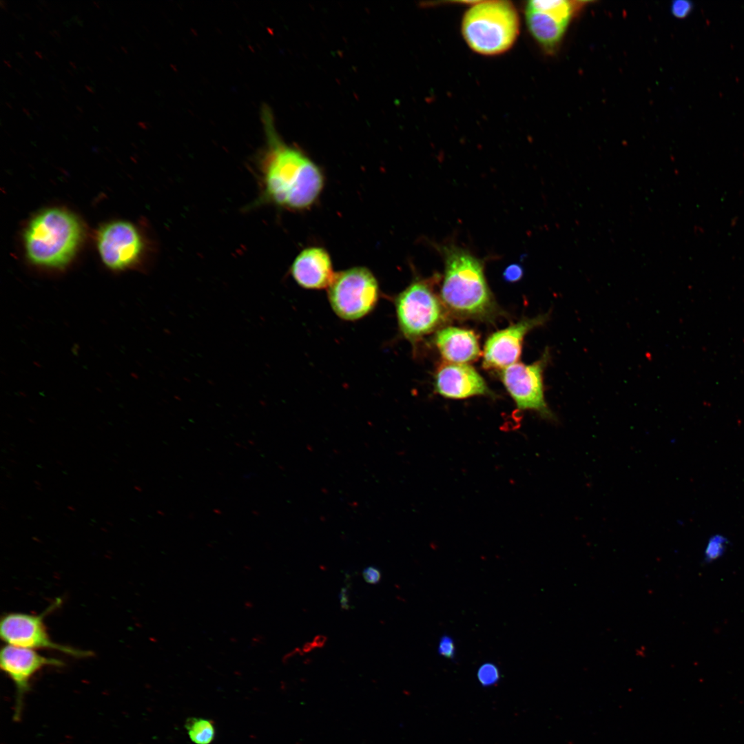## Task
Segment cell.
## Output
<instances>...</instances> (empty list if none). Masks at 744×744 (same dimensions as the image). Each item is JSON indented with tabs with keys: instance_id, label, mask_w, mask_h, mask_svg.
Instances as JSON below:
<instances>
[{
	"instance_id": "484cf974",
	"label": "cell",
	"mask_w": 744,
	"mask_h": 744,
	"mask_svg": "<svg viewBox=\"0 0 744 744\" xmlns=\"http://www.w3.org/2000/svg\"><path fill=\"white\" fill-rule=\"evenodd\" d=\"M314 648H315V646H314V645H313V643L312 642H307L303 645L302 648V651L303 652H305V653L309 652L311 650H312Z\"/></svg>"
},
{
	"instance_id": "d4e9b609",
	"label": "cell",
	"mask_w": 744,
	"mask_h": 744,
	"mask_svg": "<svg viewBox=\"0 0 744 744\" xmlns=\"http://www.w3.org/2000/svg\"><path fill=\"white\" fill-rule=\"evenodd\" d=\"M327 641V637L324 635L320 634L315 637L312 643L315 648H322L325 645Z\"/></svg>"
},
{
	"instance_id": "db71d44e",
	"label": "cell",
	"mask_w": 744,
	"mask_h": 744,
	"mask_svg": "<svg viewBox=\"0 0 744 744\" xmlns=\"http://www.w3.org/2000/svg\"><path fill=\"white\" fill-rule=\"evenodd\" d=\"M83 39H84V40H85V41L86 42L89 43V41H88V40H87V39L86 38L83 37Z\"/></svg>"
},
{
	"instance_id": "74e56055",
	"label": "cell",
	"mask_w": 744,
	"mask_h": 744,
	"mask_svg": "<svg viewBox=\"0 0 744 744\" xmlns=\"http://www.w3.org/2000/svg\"><path fill=\"white\" fill-rule=\"evenodd\" d=\"M61 88L65 92L68 93V90L64 86H62Z\"/></svg>"
},
{
	"instance_id": "ba28073f",
	"label": "cell",
	"mask_w": 744,
	"mask_h": 744,
	"mask_svg": "<svg viewBox=\"0 0 744 744\" xmlns=\"http://www.w3.org/2000/svg\"><path fill=\"white\" fill-rule=\"evenodd\" d=\"M549 354L546 351L541 359L531 364H513L501 372V380L519 410H530L552 420L554 415L545 400L543 372Z\"/></svg>"
},
{
	"instance_id": "d6a6232c",
	"label": "cell",
	"mask_w": 744,
	"mask_h": 744,
	"mask_svg": "<svg viewBox=\"0 0 744 744\" xmlns=\"http://www.w3.org/2000/svg\"><path fill=\"white\" fill-rule=\"evenodd\" d=\"M69 63L74 69H75V70L76 69V65L72 61H70Z\"/></svg>"
},
{
	"instance_id": "f35d334b",
	"label": "cell",
	"mask_w": 744,
	"mask_h": 744,
	"mask_svg": "<svg viewBox=\"0 0 744 744\" xmlns=\"http://www.w3.org/2000/svg\"><path fill=\"white\" fill-rule=\"evenodd\" d=\"M6 105H7V106H8V107H10V109H12V105H10V104L9 103H8V102H6Z\"/></svg>"
},
{
	"instance_id": "5bb4252c",
	"label": "cell",
	"mask_w": 744,
	"mask_h": 744,
	"mask_svg": "<svg viewBox=\"0 0 744 744\" xmlns=\"http://www.w3.org/2000/svg\"><path fill=\"white\" fill-rule=\"evenodd\" d=\"M435 342L442 358L449 363L466 364L480 354L477 337L471 330L446 327L437 332Z\"/></svg>"
},
{
	"instance_id": "9a60e30c",
	"label": "cell",
	"mask_w": 744,
	"mask_h": 744,
	"mask_svg": "<svg viewBox=\"0 0 744 744\" xmlns=\"http://www.w3.org/2000/svg\"><path fill=\"white\" fill-rule=\"evenodd\" d=\"M525 19L529 32L538 44L548 54L555 53L566 27L551 14L534 7L529 1L525 6Z\"/></svg>"
},
{
	"instance_id": "9f6ffc18",
	"label": "cell",
	"mask_w": 744,
	"mask_h": 744,
	"mask_svg": "<svg viewBox=\"0 0 744 744\" xmlns=\"http://www.w3.org/2000/svg\"><path fill=\"white\" fill-rule=\"evenodd\" d=\"M113 48H114L115 49V50H116L117 52H118V49H117V48H116L115 46H113Z\"/></svg>"
},
{
	"instance_id": "ab89813d",
	"label": "cell",
	"mask_w": 744,
	"mask_h": 744,
	"mask_svg": "<svg viewBox=\"0 0 744 744\" xmlns=\"http://www.w3.org/2000/svg\"><path fill=\"white\" fill-rule=\"evenodd\" d=\"M121 49L123 50V52H125V54H127V51L126 50V49H125V48H124L123 46H121Z\"/></svg>"
},
{
	"instance_id": "11a10c76",
	"label": "cell",
	"mask_w": 744,
	"mask_h": 744,
	"mask_svg": "<svg viewBox=\"0 0 744 744\" xmlns=\"http://www.w3.org/2000/svg\"><path fill=\"white\" fill-rule=\"evenodd\" d=\"M51 52H52V54H54V56H56V52H53L52 50L51 51Z\"/></svg>"
},
{
	"instance_id": "f6af8a7d",
	"label": "cell",
	"mask_w": 744,
	"mask_h": 744,
	"mask_svg": "<svg viewBox=\"0 0 744 744\" xmlns=\"http://www.w3.org/2000/svg\"><path fill=\"white\" fill-rule=\"evenodd\" d=\"M60 83H61V84H62V85H63L64 87H65V86H66V85H65V84L64 83V82H63V81L62 80H60Z\"/></svg>"
},
{
	"instance_id": "4fadbf2b",
	"label": "cell",
	"mask_w": 744,
	"mask_h": 744,
	"mask_svg": "<svg viewBox=\"0 0 744 744\" xmlns=\"http://www.w3.org/2000/svg\"><path fill=\"white\" fill-rule=\"evenodd\" d=\"M290 271L296 283L307 289H327L335 275L329 253L318 247L303 249Z\"/></svg>"
},
{
	"instance_id": "d6986e66",
	"label": "cell",
	"mask_w": 744,
	"mask_h": 744,
	"mask_svg": "<svg viewBox=\"0 0 744 744\" xmlns=\"http://www.w3.org/2000/svg\"><path fill=\"white\" fill-rule=\"evenodd\" d=\"M477 676L479 683L487 687L495 684L499 679L500 674L495 664L488 662L479 668Z\"/></svg>"
},
{
	"instance_id": "5b68a950",
	"label": "cell",
	"mask_w": 744,
	"mask_h": 744,
	"mask_svg": "<svg viewBox=\"0 0 744 744\" xmlns=\"http://www.w3.org/2000/svg\"><path fill=\"white\" fill-rule=\"evenodd\" d=\"M399 329L411 342L430 333L445 320L446 310L428 282L416 280L395 298Z\"/></svg>"
},
{
	"instance_id": "8fae6325",
	"label": "cell",
	"mask_w": 744,
	"mask_h": 744,
	"mask_svg": "<svg viewBox=\"0 0 744 744\" xmlns=\"http://www.w3.org/2000/svg\"><path fill=\"white\" fill-rule=\"evenodd\" d=\"M547 317L546 314L524 319L490 335L484 348V367L504 369L515 364L521 355L525 335L535 327L544 324Z\"/></svg>"
},
{
	"instance_id": "7dc6e473",
	"label": "cell",
	"mask_w": 744,
	"mask_h": 744,
	"mask_svg": "<svg viewBox=\"0 0 744 744\" xmlns=\"http://www.w3.org/2000/svg\"><path fill=\"white\" fill-rule=\"evenodd\" d=\"M32 111L36 115L39 116V114L38 112H37L36 110H32Z\"/></svg>"
},
{
	"instance_id": "f546056e",
	"label": "cell",
	"mask_w": 744,
	"mask_h": 744,
	"mask_svg": "<svg viewBox=\"0 0 744 744\" xmlns=\"http://www.w3.org/2000/svg\"><path fill=\"white\" fill-rule=\"evenodd\" d=\"M22 110H23V112H24V113H25V114H26V115H27L28 116H29V117H30V118L31 119H32V117L30 116V113H29V112H28V110H26L25 108L23 107V108H22Z\"/></svg>"
},
{
	"instance_id": "8992f818",
	"label": "cell",
	"mask_w": 744,
	"mask_h": 744,
	"mask_svg": "<svg viewBox=\"0 0 744 744\" xmlns=\"http://www.w3.org/2000/svg\"><path fill=\"white\" fill-rule=\"evenodd\" d=\"M327 291L334 313L342 320L354 321L373 310L380 289L377 279L369 269L354 267L335 273Z\"/></svg>"
},
{
	"instance_id": "7a4b0ae2",
	"label": "cell",
	"mask_w": 744,
	"mask_h": 744,
	"mask_svg": "<svg viewBox=\"0 0 744 744\" xmlns=\"http://www.w3.org/2000/svg\"><path fill=\"white\" fill-rule=\"evenodd\" d=\"M442 249L445 270L441 300L444 307L461 317L490 318L497 309L481 261L453 245Z\"/></svg>"
},
{
	"instance_id": "60d3db41",
	"label": "cell",
	"mask_w": 744,
	"mask_h": 744,
	"mask_svg": "<svg viewBox=\"0 0 744 744\" xmlns=\"http://www.w3.org/2000/svg\"><path fill=\"white\" fill-rule=\"evenodd\" d=\"M3 62L8 65V67L12 68V66L6 60H3Z\"/></svg>"
},
{
	"instance_id": "b9f144b4",
	"label": "cell",
	"mask_w": 744,
	"mask_h": 744,
	"mask_svg": "<svg viewBox=\"0 0 744 744\" xmlns=\"http://www.w3.org/2000/svg\"><path fill=\"white\" fill-rule=\"evenodd\" d=\"M93 3H94V5H95V6H96L97 8H100V6H99V4H98V3H97L96 2V1H93Z\"/></svg>"
},
{
	"instance_id": "d590c367",
	"label": "cell",
	"mask_w": 744,
	"mask_h": 744,
	"mask_svg": "<svg viewBox=\"0 0 744 744\" xmlns=\"http://www.w3.org/2000/svg\"><path fill=\"white\" fill-rule=\"evenodd\" d=\"M15 71H16V72H17V73H18V74H19V75H22V72H21V71H20V70H19V69H17V68H15Z\"/></svg>"
},
{
	"instance_id": "8d00e7d4",
	"label": "cell",
	"mask_w": 744,
	"mask_h": 744,
	"mask_svg": "<svg viewBox=\"0 0 744 744\" xmlns=\"http://www.w3.org/2000/svg\"><path fill=\"white\" fill-rule=\"evenodd\" d=\"M76 109H78V110H79V112H80L81 113H83V110H82V109H81V107H79V105H76Z\"/></svg>"
},
{
	"instance_id": "4316f807",
	"label": "cell",
	"mask_w": 744,
	"mask_h": 744,
	"mask_svg": "<svg viewBox=\"0 0 744 744\" xmlns=\"http://www.w3.org/2000/svg\"><path fill=\"white\" fill-rule=\"evenodd\" d=\"M50 34L53 37H54L55 39H59L60 38V33L57 30H54L52 31H50Z\"/></svg>"
},
{
	"instance_id": "83f0119b",
	"label": "cell",
	"mask_w": 744,
	"mask_h": 744,
	"mask_svg": "<svg viewBox=\"0 0 744 744\" xmlns=\"http://www.w3.org/2000/svg\"><path fill=\"white\" fill-rule=\"evenodd\" d=\"M0 5H1V8H2L3 10H6V11H7V10H8V9H7V7H6V1H4L1 0V1H0Z\"/></svg>"
},
{
	"instance_id": "9c48e42d",
	"label": "cell",
	"mask_w": 744,
	"mask_h": 744,
	"mask_svg": "<svg viewBox=\"0 0 744 744\" xmlns=\"http://www.w3.org/2000/svg\"><path fill=\"white\" fill-rule=\"evenodd\" d=\"M97 245L104 264L115 271L136 265L143 249L138 230L125 221H115L103 227L98 235Z\"/></svg>"
},
{
	"instance_id": "ffe728a7",
	"label": "cell",
	"mask_w": 744,
	"mask_h": 744,
	"mask_svg": "<svg viewBox=\"0 0 744 744\" xmlns=\"http://www.w3.org/2000/svg\"><path fill=\"white\" fill-rule=\"evenodd\" d=\"M437 650L440 655L453 659L455 655L453 639L448 635H443L440 639Z\"/></svg>"
},
{
	"instance_id": "681fc988",
	"label": "cell",
	"mask_w": 744,
	"mask_h": 744,
	"mask_svg": "<svg viewBox=\"0 0 744 744\" xmlns=\"http://www.w3.org/2000/svg\"><path fill=\"white\" fill-rule=\"evenodd\" d=\"M107 58L110 62L112 63V59L111 58H110L108 56H107Z\"/></svg>"
},
{
	"instance_id": "1f68e13d",
	"label": "cell",
	"mask_w": 744,
	"mask_h": 744,
	"mask_svg": "<svg viewBox=\"0 0 744 744\" xmlns=\"http://www.w3.org/2000/svg\"><path fill=\"white\" fill-rule=\"evenodd\" d=\"M39 2L40 3H41L42 5H43V6H45V7H47V6H48L47 3H46V2L45 1H41V0H39Z\"/></svg>"
},
{
	"instance_id": "30bf717a",
	"label": "cell",
	"mask_w": 744,
	"mask_h": 744,
	"mask_svg": "<svg viewBox=\"0 0 744 744\" xmlns=\"http://www.w3.org/2000/svg\"><path fill=\"white\" fill-rule=\"evenodd\" d=\"M0 665L15 685L13 719L19 721L23 712L24 696L30 690L33 676L45 666L60 667L64 663L59 659L44 657L32 649L6 645L1 650Z\"/></svg>"
},
{
	"instance_id": "ee69618b",
	"label": "cell",
	"mask_w": 744,
	"mask_h": 744,
	"mask_svg": "<svg viewBox=\"0 0 744 744\" xmlns=\"http://www.w3.org/2000/svg\"><path fill=\"white\" fill-rule=\"evenodd\" d=\"M103 26L104 27V28H105V29L106 30H108V28H107V26L106 25V24H103Z\"/></svg>"
},
{
	"instance_id": "4dcf8cb0",
	"label": "cell",
	"mask_w": 744,
	"mask_h": 744,
	"mask_svg": "<svg viewBox=\"0 0 744 744\" xmlns=\"http://www.w3.org/2000/svg\"><path fill=\"white\" fill-rule=\"evenodd\" d=\"M34 53L39 59L43 58V54H41V52H38V51H35Z\"/></svg>"
},
{
	"instance_id": "f5cc1de1",
	"label": "cell",
	"mask_w": 744,
	"mask_h": 744,
	"mask_svg": "<svg viewBox=\"0 0 744 744\" xmlns=\"http://www.w3.org/2000/svg\"><path fill=\"white\" fill-rule=\"evenodd\" d=\"M25 63H26L27 64H28V65H29L30 66H31V64H30V63H29L28 61H27L26 60H25Z\"/></svg>"
},
{
	"instance_id": "3957f363",
	"label": "cell",
	"mask_w": 744,
	"mask_h": 744,
	"mask_svg": "<svg viewBox=\"0 0 744 744\" xmlns=\"http://www.w3.org/2000/svg\"><path fill=\"white\" fill-rule=\"evenodd\" d=\"M82 238V227L74 215L50 209L30 223L24 236L26 254L36 265L60 269L70 262Z\"/></svg>"
},
{
	"instance_id": "cb8c5ba5",
	"label": "cell",
	"mask_w": 744,
	"mask_h": 744,
	"mask_svg": "<svg viewBox=\"0 0 744 744\" xmlns=\"http://www.w3.org/2000/svg\"><path fill=\"white\" fill-rule=\"evenodd\" d=\"M340 601L341 607L344 610H348L349 608V599L347 595V588H342L340 594Z\"/></svg>"
},
{
	"instance_id": "7c38bea8",
	"label": "cell",
	"mask_w": 744,
	"mask_h": 744,
	"mask_svg": "<svg viewBox=\"0 0 744 744\" xmlns=\"http://www.w3.org/2000/svg\"><path fill=\"white\" fill-rule=\"evenodd\" d=\"M435 391L451 399H464L476 395H491L484 380L466 364L446 363L435 375Z\"/></svg>"
},
{
	"instance_id": "e575fe53",
	"label": "cell",
	"mask_w": 744,
	"mask_h": 744,
	"mask_svg": "<svg viewBox=\"0 0 744 744\" xmlns=\"http://www.w3.org/2000/svg\"><path fill=\"white\" fill-rule=\"evenodd\" d=\"M17 54L19 57L23 59V54H21V52H17Z\"/></svg>"
},
{
	"instance_id": "bcb514c9",
	"label": "cell",
	"mask_w": 744,
	"mask_h": 744,
	"mask_svg": "<svg viewBox=\"0 0 744 744\" xmlns=\"http://www.w3.org/2000/svg\"><path fill=\"white\" fill-rule=\"evenodd\" d=\"M87 69H88L89 70H90V72L91 73H92V72H92V69H91V68H90L89 66H87Z\"/></svg>"
},
{
	"instance_id": "6da1fadb",
	"label": "cell",
	"mask_w": 744,
	"mask_h": 744,
	"mask_svg": "<svg viewBox=\"0 0 744 744\" xmlns=\"http://www.w3.org/2000/svg\"><path fill=\"white\" fill-rule=\"evenodd\" d=\"M268 121L261 200L287 209H307L323 189L324 174L307 155L282 142Z\"/></svg>"
},
{
	"instance_id": "f907efd6",
	"label": "cell",
	"mask_w": 744,
	"mask_h": 744,
	"mask_svg": "<svg viewBox=\"0 0 744 744\" xmlns=\"http://www.w3.org/2000/svg\"><path fill=\"white\" fill-rule=\"evenodd\" d=\"M63 98L65 99V100L68 102V99L67 97H65V96H63Z\"/></svg>"
},
{
	"instance_id": "c3c4849f",
	"label": "cell",
	"mask_w": 744,
	"mask_h": 744,
	"mask_svg": "<svg viewBox=\"0 0 744 744\" xmlns=\"http://www.w3.org/2000/svg\"><path fill=\"white\" fill-rule=\"evenodd\" d=\"M98 105H99V106H100V107H101V109H103V110L104 109V107H103V106L102 105V104H101V103H99Z\"/></svg>"
},
{
	"instance_id": "277c9868",
	"label": "cell",
	"mask_w": 744,
	"mask_h": 744,
	"mask_svg": "<svg viewBox=\"0 0 744 744\" xmlns=\"http://www.w3.org/2000/svg\"><path fill=\"white\" fill-rule=\"evenodd\" d=\"M519 28L517 10L508 1L475 2L464 12L461 23L466 44L484 56L498 55L510 50Z\"/></svg>"
},
{
	"instance_id": "ac0fdd59",
	"label": "cell",
	"mask_w": 744,
	"mask_h": 744,
	"mask_svg": "<svg viewBox=\"0 0 744 744\" xmlns=\"http://www.w3.org/2000/svg\"><path fill=\"white\" fill-rule=\"evenodd\" d=\"M727 539L721 535L712 536L707 542L704 558L706 562L713 561L721 557L726 550Z\"/></svg>"
},
{
	"instance_id": "816d5d0a",
	"label": "cell",
	"mask_w": 744,
	"mask_h": 744,
	"mask_svg": "<svg viewBox=\"0 0 744 744\" xmlns=\"http://www.w3.org/2000/svg\"><path fill=\"white\" fill-rule=\"evenodd\" d=\"M36 6L41 11H43V10L38 5H36Z\"/></svg>"
},
{
	"instance_id": "e0dca14e",
	"label": "cell",
	"mask_w": 744,
	"mask_h": 744,
	"mask_svg": "<svg viewBox=\"0 0 744 744\" xmlns=\"http://www.w3.org/2000/svg\"><path fill=\"white\" fill-rule=\"evenodd\" d=\"M185 727L189 738L196 744H209L214 738V725L210 720L191 718Z\"/></svg>"
},
{
	"instance_id": "2e32d148",
	"label": "cell",
	"mask_w": 744,
	"mask_h": 744,
	"mask_svg": "<svg viewBox=\"0 0 744 744\" xmlns=\"http://www.w3.org/2000/svg\"><path fill=\"white\" fill-rule=\"evenodd\" d=\"M529 2L536 8L553 16L566 28L575 10L573 2L566 0H533Z\"/></svg>"
},
{
	"instance_id": "603a6c76",
	"label": "cell",
	"mask_w": 744,
	"mask_h": 744,
	"mask_svg": "<svg viewBox=\"0 0 744 744\" xmlns=\"http://www.w3.org/2000/svg\"><path fill=\"white\" fill-rule=\"evenodd\" d=\"M362 575L364 580L370 584H376L381 579L380 570L373 566L366 568L362 572Z\"/></svg>"
},
{
	"instance_id": "f1b7e54d",
	"label": "cell",
	"mask_w": 744,
	"mask_h": 744,
	"mask_svg": "<svg viewBox=\"0 0 744 744\" xmlns=\"http://www.w3.org/2000/svg\"><path fill=\"white\" fill-rule=\"evenodd\" d=\"M85 88H86V90H88V91H89V92H90V93H92V94H93V93H94V89H93L92 87H90V86H88V85H85Z\"/></svg>"
},
{
	"instance_id": "52a82bcc",
	"label": "cell",
	"mask_w": 744,
	"mask_h": 744,
	"mask_svg": "<svg viewBox=\"0 0 744 744\" xmlns=\"http://www.w3.org/2000/svg\"><path fill=\"white\" fill-rule=\"evenodd\" d=\"M56 600L40 614L21 612L5 614L0 621L1 639L7 645L29 649L56 650L77 658L87 657L92 654L90 651L82 650L54 642L47 631L43 619L50 612L60 605Z\"/></svg>"
},
{
	"instance_id": "44dd1931",
	"label": "cell",
	"mask_w": 744,
	"mask_h": 744,
	"mask_svg": "<svg viewBox=\"0 0 744 744\" xmlns=\"http://www.w3.org/2000/svg\"><path fill=\"white\" fill-rule=\"evenodd\" d=\"M693 8L692 2L686 0H676L672 3L671 12L679 19H683L689 15Z\"/></svg>"
},
{
	"instance_id": "836d02e7",
	"label": "cell",
	"mask_w": 744,
	"mask_h": 744,
	"mask_svg": "<svg viewBox=\"0 0 744 744\" xmlns=\"http://www.w3.org/2000/svg\"><path fill=\"white\" fill-rule=\"evenodd\" d=\"M24 15L25 16V17H26V18H28V19H30V20H32V17H30V14H28V13H25V14H24Z\"/></svg>"
},
{
	"instance_id": "7402d4cb",
	"label": "cell",
	"mask_w": 744,
	"mask_h": 744,
	"mask_svg": "<svg viewBox=\"0 0 744 744\" xmlns=\"http://www.w3.org/2000/svg\"><path fill=\"white\" fill-rule=\"evenodd\" d=\"M523 276V268L518 264H511L508 266L504 273L503 277L507 282H517Z\"/></svg>"
},
{
	"instance_id": "7bdbcfd3",
	"label": "cell",
	"mask_w": 744,
	"mask_h": 744,
	"mask_svg": "<svg viewBox=\"0 0 744 744\" xmlns=\"http://www.w3.org/2000/svg\"><path fill=\"white\" fill-rule=\"evenodd\" d=\"M67 71L68 72L69 74H70L72 76H73V73L72 72L71 70H70L69 69H67Z\"/></svg>"
}]
</instances>
